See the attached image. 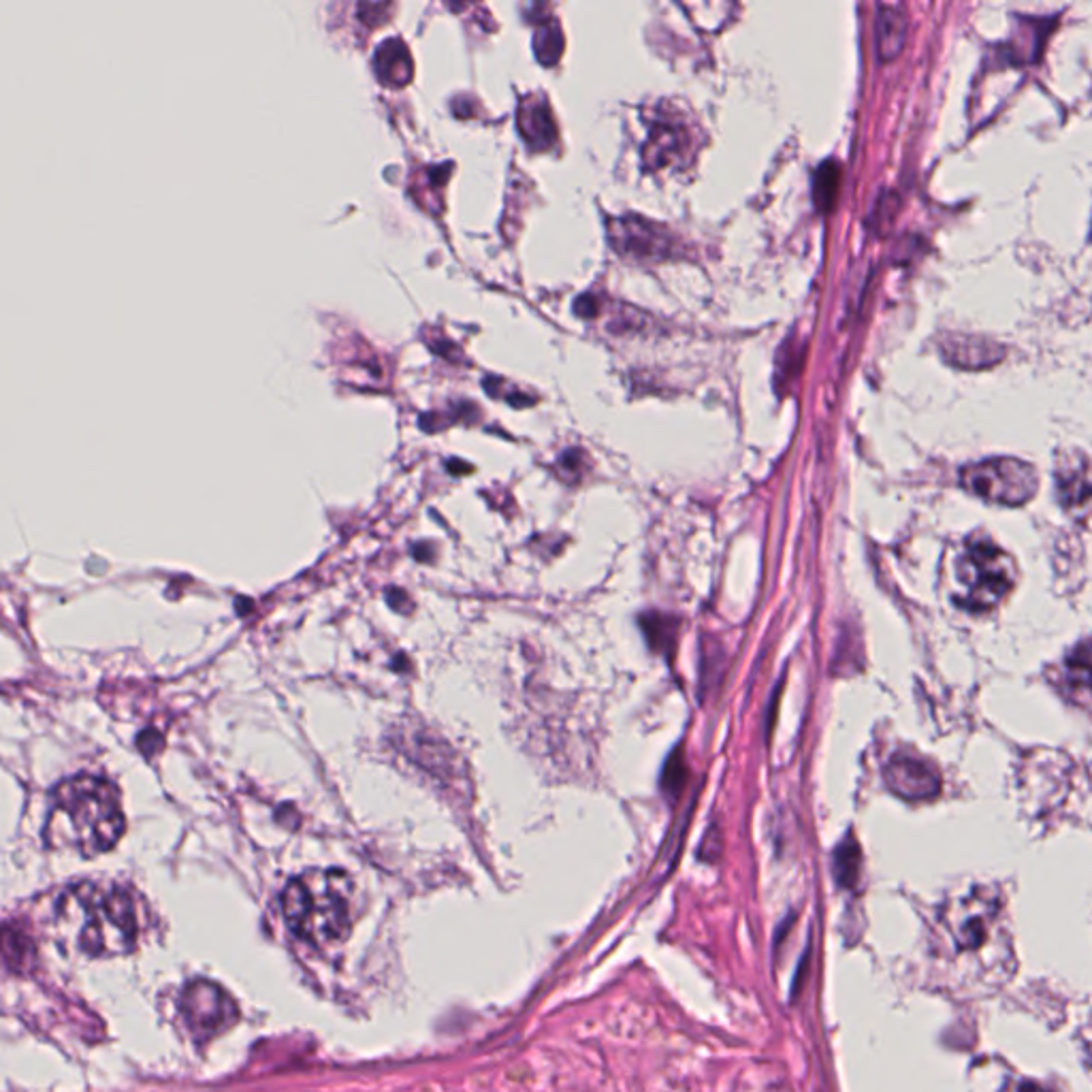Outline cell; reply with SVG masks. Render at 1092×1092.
<instances>
[{
  "mask_svg": "<svg viewBox=\"0 0 1092 1092\" xmlns=\"http://www.w3.org/2000/svg\"><path fill=\"white\" fill-rule=\"evenodd\" d=\"M1018 1092H1047V1091H1042V1089H1040V1087H1035V1084H1024V1087H1022V1089H1020V1091Z\"/></svg>",
  "mask_w": 1092,
  "mask_h": 1092,
  "instance_id": "21",
  "label": "cell"
},
{
  "mask_svg": "<svg viewBox=\"0 0 1092 1092\" xmlns=\"http://www.w3.org/2000/svg\"><path fill=\"white\" fill-rule=\"evenodd\" d=\"M839 186H841V165L835 160L824 162L817 169L815 184H813V189H815L813 195H815V203L820 209L828 211L833 207V203L839 195Z\"/></svg>",
  "mask_w": 1092,
  "mask_h": 1092,
  "instance_id": "19",
  "label": "cell"
},
{
  "mask_svg": "<svg viewBox=\"0 0 1092 1092\" xmlns=\"http://www.w3.org/2000/svg\"><path fill=\"white\" fill-rule=\"evenodd\" d=\"M610 242L623 256L636 260H666L679 252L677 240L670 238L668 229L639 216L612 220Z\"/></svg>",
  "mask_w": 1092,
  "mask_h": 1092,
  "instance_id": "7",
  "label": "cell"
},
{
  "mask_svg": "<svg viewBox=\"0 0 1092 1092\" xmlns=\"http://www.w3.org/2000/svg\"><path fill=\"white\" fill-rule=\"evenodd\" d=\"M180 1009L191 1033L199 1042H207L225 1033L235 1024L240 1016L231 994L209 980L191 982L182 993Z\"/></svg>",
  "mask_w": 1092,
  "mask_h": 1092,
  "instance_id": "6",
  "label": "cell"
},
{
  "mask_svg": "<svg viewBox=\"0 0 1092 1092\" xmlns=\"http://www.w3.org/2000/svg\"><path fill=\"white\" fill-rule=\"evenodd\" d=\"M124 813L116 786L102 777L77 775L51 794L46 841L82 856H99L120 841Z\"/></svg>",
  "mask_w": 1092,
  "mask_h": 1092,
  "instance_id": "1",
  "label": "cell"
},
{
  "mask_svg": "<svg viewBox=\"0 0 1092 1092\" xmlns=\"http://www.w3.org/2000/svg\"><path fill=\"white\" fill-rule=\"evenodd\" d=\"M960 485L984 501L998 506H1022L1040 487L1035 468L1016 457H993L969 463L960 472Z\"/></svg>",
  "mask_w": 1092,
  "mask_h": 1092,
  "instance_id": "5",
  "label": "cell"
},
{
  "mask_svg": "<svg viewBox=\"0 0 1092 1092\" xmlns=\"http://www.w3.org/2000/svg\"><path fill=\"white\" fill-rule=\"evenodd\" d=\"M289 926L312 944L340 942L350 926V884L340 871H310L282 894Z\"/></svg>",
  "mask_w": 1092,
  "mask_h": 1092,
  "instance_id": "3",
  "label": "cell"
},
{
  "mask_svg": "<svg viewBox=\"0 0 1092 1092\" xmlns=\"http://www.w3.org/2000/svg\"><path fill=\"white\" fill-rule=\"evenodd\" d=\"M1056 492L1065 508H1076V512L1082 510L1087 514L1091 497L1089 459L1080 450L1056 463Z\"/></svg>",
  "mask_w": 1092,
  "mask_h": 1092,
  "instance_id": "10",
  "label": "cell"
},
{
  "mask_svg": "<svg viewBox=\"0 0 1092 1092\" xmlns=\"http://www.w3.org/2000/svg\"><path fill=\"white\" fill-rule=\"evenodd\" d=\"M33 956H37L35 947L13 926H0V964L13 971H22Z\"/></svg>",
  "mask_w": 1092,
  "mask_h": 1092,
  "instance_id": "17",
  "label": "cell"
},
{
  "mask_svg": "<svg viewBox=\"0 0 1092 1092\" xmlns=\"http://www.w3.org/2000/svg\"><path fill=\"white\" fill-rule=\"evenodd\" d=\"M877 51L884 62L894 60L907 41L909 17L902 4H879L877 9Z\"/></svg>",
  "mask_w": 1092,
  "mask_h": 1092,
  "instance_id": "11",
  "label": "cell"
},
{
  "mask_svg": "<svg viewBox=\"0 0 1092 1092\" xmlns=\"http://www.w3.org/2000/svg\"><path fill=\"white\" fill-rule=\"evenodd\" d=\"M561 46H563L561 44V33L555 26H546V28L541 31V35L536 37V50H538L536 53L541 56V60L546 62V64H550V62H555L559 58Z\"/></svg>",
  "mask_w": 1092,
  "mask_h": 1092,
  "instance_id": "20",
  "label": "cell"
},
{
  "mask_svg": "<svg viewBox=\"0 0 1092 1092\" xmlns=\"http://www.w3.org/2000/svg\"><path fill=\"white\" fill-rule=\"evenodd\" d=\"M376 71H378V77L383 82L393 84V86H401V84L410 82L412 62L408 56V48L399 39H391V41L383 44L378 56H376Z\"/></svg>",
  "mask_w": 1092,
  "mask_h": 1092,
  "instance_id": "13",
  "label": "cell"
},
{
  "mask_svg": "<svg viewBox=\"0 0 1092 1092\" xmlns=\"http://www.w3.org/2000/svg\"><path fill=\"white\" fill-rule=\"evenodd\" d=\"M56 918L75 947L93 958L129 954L137 945V905L133 894L120 886L93 882L73 886L58 898Z\"/></svg>",
  "mask_w": 1092,
  "mask_h": 1092,
  "instance_id": "2",
  "label": "cell"
},
{
  "mask_svg": "<svg viewBox=\"0 0 1092 1092\" xmlns=\"http://www.w3.org/2000/svg\"><path fill=\"white\" fill-rule=\"evenodd\" d=\"M688 129L672 122H662L653 126L651 139L646 144L645 160L648 167H664L688 151Z\"/></svg>",
  "mask_w": 1092,
  "mask_h": 1092,
  "instance_id": "12",
  "label": "cell"
},
{
  "mask_svg": "<svg viewBox=\"0 0 1092 1092\" xmlns=\"http://www.w3.org/2000/svg\"><path fill=\"white\" fill-rule=\"evenodd\" d=\"M1065 685L1069 692L1076 694V700L1078 695L1084 697V702H1089V692H1091V651H1089V643H1080L1076 646L1073 653H1069V657L1065 659Z\"/></svg>",
  "mask_w": 1092,
  "mask_h": 1092,
  "instance_id": "16",
  "label": "cell"
},
{
  "mask_svg": "<svg viewBox=\"0 0 1092 1092\" xmlns=\"http://www.w3.org/2000/svg\"><path fill=\"white\" fill-rule=\"evenodd\" d=\"M988 920H991V907L986 909H969L964 915L954 926V937L956 945L962 949H980L988 942Z\"/></svg>",
  "mask_w": 1092,
  "mask_h": 1092,
  "instance_id": "15",
  "label": "cell"
},
{
  "mask_svg": "<svg viewBox=\"0 0 1092 1092\" xmlns=\"http://www.w3.org/2000/svg\"><path fill=\"white\" fill-rule=\"evenodd\" d=\"M519 129L525 139L538 148L550 146L555 139V124L546 102H523V109H519Z\"/></svg>",
  "mask_w": 1092,
  "mask_h": 1092,
  "instance_id": "14",
  "label": "cell"
},
{
  "mask_svg": "<svg viewBox=\"0 0 1092 1092\" xmlns=\"http://www.w3.org/2000/svg\"><path fill=\"white\" fill-rule=\"evenodd\" d=\"M1016 585L1014 559L991 538L971 536L954 557V604L969 612L996 608Z\"/></svg>",
  "mask_w": 1092,
  "mask_h": 1092,
  "instance_id": "4",
  "label": "cell"
},
{
  "mask_svg": "<svg viewBox=\"0 0 1092 1092\" xmlns=\"http://www.w3.org/2000/svg\"><path fill=\"white\" fill-rule=\"evenodd\" d=\"M884 775L894 794L907 800H929L942 792V777L937 768L929 760L905 751L890 757Z\"/></svg>",
  "mask_w": 1092,
  "mask_h": 1092,
  "instance_id": "8",
  "label": "cell"
},
{
  "mask_svg": "<svg viewBox=\"0 0 1092 1092\" xmlns=\"http://www.w3.org/2000/svg\"><path fill=\"white\" fill-rule=\"evenodd\" d=\"M942 354L949 365H956L960 369H984L996 365L1005 348L996 344L994 340L982 338V336H964V333H951L942 340Z\"/></svg>",
  "mask_w": 1092,
  "mask_h": 1092,
  "instance_id": "9",
  "label": "cell"
},
{
  "mask_svg": "<svg viewBox=\"0 0 1092 1092\" xmlns=\"http://www.w3.org/2000/svg\"><path fill=\"white\" fill-rule=\"evenodd\" d=\"M860 866H862V856L856 839H845L844 844L835 851V877L839 886L853 888L860 877Z\"/></svg>",
  "mask_w": 1092,
  "mask_h": 1092,
  "instance_id": "18",
  "label": "cell"
}]
</instances>
